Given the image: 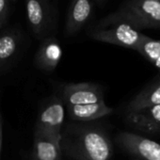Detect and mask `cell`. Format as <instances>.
<instances>
[{
  "mask_svg": "<svg viewBox=\"0 0 160 160\" xmlns=\"http://www.w3.org/2000/svg\"><path fill=\"white\" fill-rule=\"evenodd\" d=\"M126 121L140 132L152 135L160 133V105L126 114Z\"/></svg>",
  "mask_w": 160,
  "mask_h": 160,
  "instance_id": "obj_10",
  "label": "cell"
},
{
  "mask_svg": "<svg viewBox=\"0 0 160 160\" xmlns=\"http://www.w3.org/2000/svg\"><path fill=\"white\" fill-rule=\"evenodd\" d=\"M12 1H15V0H12Z\"/></svg>",
  "mask_w": 160,
  "mask_h": 160,
  "instance_id": "obj_23",
  "label": "cell"
},
{
  "mask_svg": "<svg viewBox=\"0 0 160 160\" xmlns=\"http://www.w3.org/2000/svg\"><path fill=\"white\" fill-rule=\"evenodd\" d=\"M60 139L35 131L33 150L34 160H60Z\"/></svg>",
  "mask_w": 160,
  "mask_h": 160,
  "instance_id": "obj_12",
  "label": "cell"
},
{
  "mask_svg": "<svg viewBox=\"0 0 160 160\" xmlns=\"http://www.w3.org/2000/svg\"><path fill=\"white\" fill-rule=\"evenodd\" d=\"M62 58V48L55 37L42 40L35 56L36 66L44 72H53Z\"/></svg>",
  "mask_w": 160,
  "mask_h": 160,
  "instance_id": "obj_9",
  "label": "cell"
},
{
  "mask_svg": "<svg viewBox=\"0 0 160 160\" xmlns=\"http://www.w3.org/2000/svg\"><path fill=\"white\" fill-rule=\"evenodd\" d=\"M92 14V0H72L67 12L65 34L67 36L76 34L88 23Z\"/></svg>",
  "mask_w": 160,
  "mask_h": 160,
  "instance_id": "obj_8",
  "label": "cell"
},
{
  "mask_svg": "<svg viewBox=\"0 0 160 160\" xmlns=\"http://www.w3.org/2000/svg\"><path fill=\"white\" fill-rule=\"evenodd\" d=\"M94 1H95L97 4H99V5H100V4H102V3L105 1V0H94Z\"/></svg>",
  "mask_w": 160,
  "mask_h": 160,
  "instance_id": "obj_19",
  "label": "cell"
},
{
  "mask_svg": "<svg viewBox=\"0 0 160 160\" xmlns=\"http://www.w3.org/2000/svg\"><path fill=\"white\" fill-rule=\"evenodd\" d=\"M148 61L153 63L160 57V41L144 35L137 50Z\"/></svg>",
  "mask_w": 160,
  "mask_h": 160,
  "instance_id": "obj_15",
  "label": "cell"
},
{
  "mask_svg": "<svg viewBox=\"0 0 160 160\" xmlns=\"http://www.w3.org/2000/svg\"><path fill=\"white\" fill-rule=\"evenodd\" d=\"M62 98L66 107H71L104 101V93L92 83H71L63 87Z\"/></svg>",
  "mask_w": 160,
  "mask_h": 160,
  "instance_id": "obj_7",
  "label": "cell"
},
{
  "mask_svg": "<svg viewBox=\"0 0 160 160\" xmlns=\"http://www.w3.org/2000/svg\"><path fill=\"white\" fill-rule=\"evenodd\" d=\"M160 105V80L141 90L127 105L126 114Z\"/></svg>",
  "mask_w": 160,
  "mask_h": 160,
  "instance_id": "obj_14",
  "label": "cell"
},
{
  "mask_svg": "<svg viewBox=\"0 0 160 160\" xmlns=\"http://www.w3.org/2000/svg\"><path fill=\"white\" fill-rule=\"evenodd\" d=\"M0 121H2V117H1V114H0Z\"/></svg>",
  "mask_w": 160,
  "mask_h": 160,
  "instance_id": "obj_21",
  "label": "cell"
},
{
  "mask_svg": "<svg viewBox=\"0 0 160 160\" xmlns=\"http://www.w3.org/2000/svg\"><path fill=\"white\" fill-rule=\"evenodd\" d=\"M28 25L39 39H44L54 26L55 13L49 0H26Z\"/></svg>",
  "mask_w": 160,
  "mask_h": 160,
  "instance_id": "obj_4",
  "label": "cell"
},
{
  "mask_svg": "<svg viewBox=\"0 0 160 160\" xmlns=\"http://www.w3.org/2000/svg\"><path fill=\"white\" fill-rule=\"evenodd\" d=\"M119 23L140 30L160 28V2L152 0H127L114 12L103 18L95 28H105Z\"/></svg>",
  "mask_w": 160,
  "mask_h": 160,
  "instance_id": "obj_2",
  "label": "cell"
},
{
  "mask_svg": "<svg viewBox=\"0 0 160 160\" xmlns=\"http://www.w3.org/2000/svg\"><path fill=\"white\" fill-rule=\"evenodd\" d=\"M60 146L75 160H109L112 144L107 133L96 126L68 127L61 135Z\"/></svg>",
  "mask_w": 160,
  "mask_h": 160,
  "instance_id": "obj_1",
  "label": "cell"
},
{
  "mask_svg": "<svg viewBox=\"0 0 160 160\" xmlns=\"http://www.w3.org/2000/svg\"><path fill=\"white\" fill-rule=\"evenodd\" d=\"M67 111L72 121L92 122L110 115L113 112V108L107 106L105 101H101L92 104L67 107Z\"/></svg>",
  "mask_w": 160,
  "mask_h": 160,
  "instance_id": "obj_13",
  "label": "cell"
},
{
  "mask_svg": "<svg viewBox=\"0 0 160 160\" xmlns=\"http://www.w3.org/2000/svg\"><path fill=\"white\" fill-rule=\"evenodd\" d=\"M2 142H3V125H2V121H0V156H1Z\"/></svg>",
  "mask_w": 160,
  "mask_h": 160,
  "instance_id": "obj_17",
  "label": "cell"
},
{
  "mask_svg": "<svg viewBox=\"0 0 160 160\" xmlns=\"http://www.w3.org/2000/svg\"><path fill=\"white\" fill-rule=\"evenodd\" d=\"M10 16L9 0H0V27H6Z\"/></svg>",
  "mask_w": 160,
  "mask_h": 160,
  "instance_id": "obj_16",
  "label": "cell"
},
{
  "mask_svg": "<svg viewBox=\"0 0 160 160\" xmlns=\"http://www.w3.org/2000/svg\"><path fill=\"white\" fill-rule=\"evenodd\" d=\"M64 116L63 103L58 98H54L41 110L35 131L47 134L61 140Z\"/></svg>",
  "mask_w": 160,
  "mask_h": 160,
  "instance_id": "obj_6",
  "label": "cell"
},
{
  "mask_svg": "<svg viewBox=\"0 0 160 160\" xmlns=\"http://www.w3.org/2000/svg\"><path fill=\"white\" fill-rule=\"evenodd\" d=\"M89 36L98 42L137 50L144 34L127 24L119 23L105 28H93L89 31Z\"/></svg>",
  "mask_w": 160,
  "mask_h": 160,
  "instance_id": "obj_3",
  "label": "cell"
},
{
  "mask_svg": "<svg viewBox=\"0 0 160 160\" xmlns=\"http://www.w3.org/2000/svg\"><path fill=\"white\" fill-rule=\"evenodd\" d=\"M152 64H153V65L158 69V70H160V57H159V58H157V59L152 63Z\"/></svg>",
  "mask_w": 160,
  "mask_h": 160,
  "instance_id": "obj_18",
  "label": "cell"
},
{
  "mask_svg": "<svg viewBox=\"0 0 160 160\" xmlns=\"http://www.w3.org/2000/svg\"><path fill=\"white\" fill-rule=\"evenodd\" d=\"M22 42L19 28H6L0 31V69L8 66L16 57Z\"/></svg>",
  "mask_w": 160,
  "mask_h": 160,
  "instance_id": "obj_11",
  "label": "cell"
},
{
  "mask_svg": "<svg viewBox=\"0 0 160 160\" xmlns=\"http://www.w3.org/2000/svg\"><path fill=\"white\" fill-rule=\"evenodd\" d=\"M136 160H139V159H136Z\"/></svg>",
  "mask_w": 160,
  "mask_h": 160,
  "instance_id": "obj_22",
  "label": "cell"
},
{
  "mask_svg": "<svg viewBox=\"0 0 160 160\" xmlns=\"http://www.w3.org/2000/svg\"><path fill=\"white\" fill-rule=\"evenodd\" d=\"M152 1H157V2H160V0H152Z\"/></svg>",
  "mask_w": 160,
  "mask_h": 160,
  "instance_id": "obj_20",
  "label": "cell"
},
{
  "mask_svg": "<svg viewBox=\"0 0 160 160\" xmlns=\"http://www.w3.org/2000/svg\"><path fill=\"white\" fill-rule=\"evenodd\" d=\"M117 143L139 160H160V144L140 135L122 132L116 138Z\"/></svg>",
  "mask_w": 160,
  "mask_h": 160,
  "instance_id": "obj_5",
  "label": "cell"
}]
</instances>
